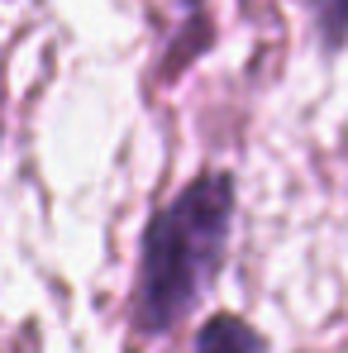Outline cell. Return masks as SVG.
Here are the masks:
<instances>
[{
	"label": "cell",
	"mask_w": 348,
	"mask_h": 353,
	"mask_svg": "<svg viewBox=\"0 0 348 353\" xmlns=\"http://www.w3.org/2000/svg\"><path fill=\"white\" fill-rule=\"evenodd\" d=\"M238 186L234 172L205 168L148 215L129 287V325L139 339H163L210 296L229 258Z\"/></svg>",
	"instance_id": "obj_1"
},
{
	"label": "cell",
	"mask_w": 348,
	"mask_h": 353,
	"mask_svg": "<svg viewBox=\"0 0 348 353\" xmlns=\"http://www.w3.org/2000/svg\"><path fill=\"white\" fill-rule=\"evenodd\" d=\"M191 353H267V334L234 310H215L201 320Z\"/></svg>",
	"instance_id": "obj_2"
},
{
	"label": "cell",
	"mask_w": 348,
	"mask_h": 353,
	"mask_svg": "<svg viewBox=\"0 0 348 353\" xmlns=\"http://www.w3.org/2000/svg\"><path fill=\"white\" fill-rule=\"evenodd\" d=\"M310 29L320 48L334 58L348 48V0H310Z\"/></svg>",
	"instance_id": "obj_3"
}]
</instances>
